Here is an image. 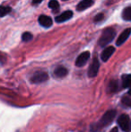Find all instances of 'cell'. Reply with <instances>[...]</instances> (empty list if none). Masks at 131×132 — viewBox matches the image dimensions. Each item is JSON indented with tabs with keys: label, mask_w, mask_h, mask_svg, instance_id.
<instances>
[{
	"label": "cell",
	"mask_w": 131,
	"mask_h": 132,
	"mask_svg": "<svg viewBox=\"0 0 131 132\" xmlns=\"http://www.w3.org/2000/svg\"><path fill=\"white\" fill-rule=\"evenodd\" d=\"M116 35V31L113 28H107L103 31L101 38L99 39V45L101 47H105L113 40Z\"/></svg>",
	"instance_id": "6da1fadb"
},
{
	"label": "cell",
	"mask_w": 131,
	"mask_h": 132,
	"mask_svg": "<svg viewBox=\"0 0 131 132\" xmlns=\"http://www.w3.org/2000/svg\"><path fill=\"white\" fill-rule=\"evenodd\" d=\"M115 117H116V111H114V110H110V111H108L107 112H105V114L101 119L99 123H96L95 125H93L96 128L94 130H97V129H101V128H104L106 126H108L109 124H110L113 121Z\"/></svg>",
	"instance_id": "7a4b0ae2"
},
{
	"label": "cell",
	"mask_w": 131,
	"mask_h": 132,
	"mask_svg": "<svg viewBox=\"0 0 131 132\" xmlns=\"http://www.w3.org/2000/svg\"><path fill=\"white\" fill-rule=\"evenodd\" d=\"M118 123L119 127L121 128L123 131L128 132L130 130V122H129V117L127 114H122L118 119Z\"/></svg>",
	"instance_id": "3957f363"
},
{
	"label": "cell",
	"mask_w": 131,
	"mask_h": 132,
	"mask_svg": "<svg viewBox=\"0 0 131 132\" xmlns=\"http://www.w3.org/2000/svg\"><path fill=\"white\" fill-rule=\"evenodd\" d=\"M48 78H49V76H48L47 73L40 71V72L35 73L34 75L32 76V78H31V81H32L33 84H40V83H43V82L47 81Z\"/></svg>",
	"instance_id": "277c9868"
},
{
	"label": "cell",
	"mask_w": 131,
	"mask_h": 132,
	"mask_svg": "<svg viewBox=\"0 0 131 132\" xmlns=\"http://www.w3.org/2000/svg\"><path fill=\"white\" fill-rule=\"evenodd\" d=\"M99 68H100V63L98 59L95 57L93 60V62H92L91 66H90L89 70H88V76H89V77H96L99 71Z\"/></svg>",
	"instance_id": "5b68a950"
},
{
	"label": "cell",
	"mask_w": 131,
	"mask_h": 132,
	"mask_svg": "<svg viewBox=\"0 0 131 132\" xmlns=\"http://www.w3.org/2000/svg\"><path fill=\"white\" fill-rule=\"evenodd\" d=\"M89 57H90L89 51H84V52L81 53L80 55L77 57L76 60H75V65H76V67H84V65L87 63Z\"/></svg>",
	"instance_id": "8992f818"
},
{
	"label": "cell",
	"mask_w": 131,
	"mask_h": 132,
	"mask_svg": "<svg viewBox=\"0 0 131 132\" xmlns=\"http://www.w3.org/2000/svg\"><path fill=\"white\" fill-rule=\"evenodd\" d=\"M130 33H131V28H127L126 30H124V31L121 32V34L119 36L117 42H116V44H117V46L122 45V44L124 43V42H126L127 40H128V38L129 37Z\"/></svg>",
	"instance_id": "52a82bcc"
},
{
	"label": "cell",
	"mask_w": 131,
	"mask_h": 132,
	"mask_svg": "<svg viewBox=\"0 0 131 132\" xmlns=\"http://www.w3.org/2000/svg\"><path fill=\"white\" fill-rule=\"evenodd\" d=\"M39 23L41 26L43 27H46V28H49L52 25L53 23V21L49 16H47V15H40L39 17Z\"/></svg>",
	"instance_id": "ba28073f"
},
{
	"label": "cell",
	"mask_w": 131,
	"mask_h": 132,
	"mask_svg": "<svg viewBox=\"0 0 131 132\" xmlns=\"http://www.w3.org/2000/svg\"><path fill=\"white\" fill-rule=\"evenodd\" d=\"M73 16V12L72 11H66V12L62 13L61 14H59L58 16L56 17V22L57 23H63V22H66L67 20H69L70 18Z\"/></svg>",
	"instance_id": "9c48e42d"
},
{
	"label": "cell",
	"mask_w": 131,
	"mask_h": 132,
	"mask_svg": "<svg viewBox=\"0 0 131 132\" xmlns=\"http://www.w3.org/2000/svg\"><path fill=\"white\" fill-rule=\"evenodd\" d=\"M114 51H115V48L111 47V46H110V47H107L106 49H104V51L101 53V59H102V61L106 62V61L111 57V55L114 53Z\"/></svg>",
	"instance_id": "30bf717a"
},
{
	"label": "cell",
	"mask_w": 131,
	"mask_h": 132,
	"mask_svg": "<svg viewBox=\"0 0 131 132\" xmlns=\"http://www.w3.org/2000/svg\"><path fill=\"white\" fill-rule=\"evenodd\" d=\"M93 5V0H83L77 5L76 10L77 11H84L85 9L91 7Z\"/></svg>",
	"instance_id": "8fae6325"
},
{
	"label": "cell",
	"mask_w": 131,
	"mask_h": 132,
	"mask_svg": "<svg viewBox=\"0 0 131 132\" xmlns=\"http://www.w3.org/2000/svg\"><path fill=\"white\" fill-rule=\"evenodd\" d=\"M54 75L57 77H64L67 75V69L64 67H58L54 70Z\"/></svg>",
	"instance_id": "7c38bea8"
},
{
	"label": "cell",
	"mask_w": 131,
	"mask_h": 132,
	"mask_svg": "<svg viewBox=\"0 0 131 132\" xmlns=\"http://www.w3.org/2000/svg\"><path fill=\"white\" fill-rule=\"evenodd\" d=\"M122 86L128 88L131 86V75H124L122 77Z\"/></svg>",
	"instance_id": "4fadbf2b"
},
{
	"label": "cell",
	"mask_w": 131,
	"mask_h": 132,
	"mask_svg": "<svg viewBox=\"0 0 131 132\" xmlns=\"http://www.w3.org/2000/svg\"><path fill=\"white\" fill-rule=\"evenodd\" d=\"M122 17L126 21H131V6L127 7L123 10Z\"/></svg>",
	"instance_id": "5bb4252c"
},
{
	"label": "cell",
	"mask_w": 131,
	"mask_h": 132,
	"mask_svg": "<svg viewBox=\"0 0 131 132\" xmlns=\"http://www.w3.org/2000/svg\"><path fill=\"white\" fill-rule=\"evenodd\" d=\"M118 90V82L115 80H112L110 82L108 85V92L109 93H115Z\"/></svg>",
	"instance_id": "9a60e30c"
},
{
	"label": "cell",
	"mask_w": 131,
	"mask_h": 132,
	"mask_svg": "<svg viewBox=\"0 0 131 132\" xmlns=\"http://www.w3.org/2000/svg\"><path fill=\"white\" fill-rule=\"evenodd\" d=\"M11 12V8L9 6H0V17L6 15Z\"/></svg>",
	"instance_id": "2e32d148"
},
{
	"label": "cell",
	"mask_w": 131,
	"mask_h": 132,
	"mask_svg": "<svg viewBox=\"0 0 131 132\" xmlns=\"http://www.w3.org/2000/svg\"><path fill=\"white\" fill-rule=\"evenodd\" d=\"M49 7L52 10H58V9H59V4L57 0H51L49 3Z\"/></svg>",
	"instance_id": "e0dca14e"
},
{
	"label": "cell",
	"mask_w": 131,
	"mask_h": 132,
	"mask_svg": "<svg viewBox=\"0 0 131 132\" xmlns=\"http://www.w3.org/2000/svg\"><path fill=\"white\" fill-rule=\"evenodd\" d=\"M22 40H23V42H30L31 40H32V34L31 32L26 31V32L23 33V36H22Z\"/></svg>",
	"instance_id": "ac0fdd59"
},
{
	"label": "cell",
	"mask_w": 131,
	"mask_h": 132,
	"mask_svg": "<svg viewBox=\"0 0 131 132\" xmlns=\"http://www.w3.org/2000/svg\"><path fill=\"white\" fill-rule=\"evenodd\" d=\"M122 103L124 105L128 106V107H131V98L129 96H125L122 98Z\"/></svg>",
	"instance_id": "d6986e66"
},
{
	"label": "cell",
	"mask_w": 131,
	"mask_h": 132,
	"mask_svg": "<svg viewBox=\"0 0 131 132\" xmlns=\"http://www.w3.org/2000/svg\"><path fill=\"white\" fill-rule=\"evenodd\" d=\"M103 18H104V14H103L102 13H100V14H98L97 15L94 16V18H93V22H94V23H99V22L102 21Z\"/></svg>",
	"instance_id": "ffe728a7"
},
{
	"label": "cell",
	"mask_w": 131,
	"mask_h": 132,
	"mask_svg": "<svg viewBox=\"0 0 131 132\" xmlns=\"http://www.w3.org/2000/svg\"><path fill=\"white\" fill-rule=\"evenodd\" d=\"M42 1H43V0H32V4H34V5H36V4H40V3H41Z\"/></svg>",
	"instance_id": "44dd1931"
},
{
	"label": "cell",
	"mask_w": 131,
	"mask_h": 132,
	"mask_svg": "<svg viewBox=\"0 0 131 132\" xmlns=\"http://www.w3.org/2000/svg\"><path fill=\"white\" fill-rule=\"evenodd\" d=\"M110 132H118V129H117V128H114V129H111V131H110Z\"/></svg>",
	"instance_id": "7402d4cb"
},
{
	"label": "cell",
	"mask_w": 131,
	"mask_h": 132,
	"mask_svg": "<svg viewBox=\"0 0 131 132\" xmlns=\"http://www.w3.org/2000/svg\"><path fill=\"white\" fill-rule=\"evenodd\" d=\"M128 94H129V95H131V86H130V89L128 90Z\"/></svg>",
	"instance_id": "603a6c76"
},
{
	"label": "cell",
	"mask_w": 131,
	"mask_h": 132,
	"mask_svg": "<svg viewBox=\"0 0 131 132\" xmlns=\"http://www.w3.org/2000/svg\"><path fill=\"white\" fill-rule=\"evenodd\" d=\"M63 1H66V0H63Z\"/></svg>",
	"instance_id": "cb8c5ba5"
},
{
	"label": "cell",
	"mask_w": 131,
	"mask_h": 132,
	"mask_svg": "<svg viewBox=\"0 0 131 132\" xmlns=\"http://www.w3.org/2000/svg\"><path fill=\"white\" fill-rule=\"evenodd\" d=\"M130 127H131V125H130Z\"/></svg>",
	"instance_id": "d4e9b609"
}]
</instances>
